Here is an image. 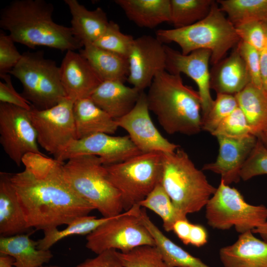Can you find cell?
<instances>
[{"label":"cell","instance_id":"6da1fadb","mask_svg":"<svg viewBox=\"0 0 267 267\" xmlns=\"http://www.w3.org/2000/svg\"><path fill=\"white\" fill-rule=\"evenodd\" d=\"M64 162L42 157L30 169L10 175L28 227L43 231L67 225L94 208L65 179Z\"/></svg>","mask_w":267,"mask_h":267},{"label":"cell","instance_id":"7a4b0ae2","mask_svg":"<svg viewBox=\"0 0 267 267\" xmlns=\"http://www.w3.org/2000/svg\"><path fill=\"white\" fill-rule=\"evenodd\" d=\"M53 5L44 0H15L0 13V27L15 43L30 48L44 46L61 51L81 49L71 27L52 19Z\"/></svg>","mask_w":267,"mask_h":267},{"label":"cell","instance_id":"3957f363","mask_svg":"<svg viewBox=\"0 0 267 267\" xmlns=\"http://www.w3.org/2000/svg\"><path fill=\"white\" fill-rule=\"evenodd\" d=\"M146 97L149 110L167 134L190 135L202 130L200 96L198 91L184 84L180 74L166 70L159 72Z\"/></svg>","mask_w":267,"mask_h":267},{"label":"cell","instance_id":"277c9868","mask_svg":"<svg viewBox=\"0 0 267 267\" xmlns=\"http://www.w3.org/2000/svg\"><path fill=\"white\" fill-rule=\"evenodd\" d=\"M156 35L162 43L178 44L184 55L199 49L210 50L213 65L223 59L240 41L235 26L225 17L217 1L202 20L183 28L159 29Z\"/></svg>","mask_w":267,"mask_h":267},{"label":"cell","instance_id":"5b68a950","mask_svg":"<svg viewBox=\"0 0 267 267\" xmlns=\"http://www.w3.org/2000/svg\"><path fill=\"white\" fill-rule=\"evenodd\" d=\"M160 183L176 208L185 217L205 208L217 189L179 147L173 152L163 153Z\"/></svg>","mask_w":267,"mask_h":267},{"label":"cell","instance_id":"8992f818","mask_svg":"<svg viewBox=\"0 0 267 267\" xmlns=\"http://www.w3.org/2000/svg\"><path fill=\"white\" fill-rule=\"evenodd\" d=\"M65 179L72 189L103 217L116 216L124 210L121 196L107 177L101 159L91 155L69 159L63 166Z\"/></svg>","mask_w":267,"mask_h":267},{"label":"cell","instance_id":"52a82bcc","mask_svg":"<svg viewBox=\"0 0 267 267\" xmlns=\"http://www.w3.org/2000/svg\"><path fill=\"white\" fill-rule=\"evenodd\" d=\"M162 162L163 153L153 152L104 165L108 179L121 194L126 211L138 204L160 183Z\"/></svg>","mask_w":267,"mask_h":267},{"label":"cell","instance_id":"ba28073f","mask_svg":"<svg viewBox=\"0 0 267 267\" xmlns=\"http://www.w3.org/2000/svg\"><path fill=\"white\" fill-rule=\"evenodd\" d=\"M9 73L20 81L24 97L36 108H49L67 97L59 67L54 61L45 58L42 51L23 53Z\"/></svg>","mask_w":267,"mask_h":267},{"label":"cell","instance_id":"9c48e42d","mask_svg":"<svg viewBox=\"0 0 267 267\" xmlns=\"http://www.w3.org/2000/svg\"><path fill=\"white\" fill-rule=\"evenodd\" d=\"M205 208L207 223L219 230L234 227L242 234L252 231L267 221L266 206L248 203L237 189L222 180Z\"/></svg>","mask_w":267,"mask_h":267},{"label":"cell","instance_id":"30bf717a","mask_svg":"<svg viewBox=\"0 0 267 267\" xmlns=\"http://www.w3.org/2000/svg\"><path fill=\"white\" fill-rule=\"evenodd\" d=\"M140 207L135 205L102 224L87 235L86 247L98 254L110 249L126 252L142 246H155L139 218Z\"/></svg>","mask_w":267,"mask_h":267},{"label":"cell","instance_id":"8fae6325","mask_svg":"<svg viewBox=\"0 0 267 267\" xmlns=\"http://www.w3.org/2000/svg\"><path fill=\"white\" fill-rule=\"evenodd\" d=\"M74 102L66 97L49 108L39 109L33 106L29 111L38 144L55 159L71 142L77 139Z\"/></svg>","mask_w":267,"mask_h":267},{"label":"cell","instance_id":"7c38bea8","mask_svg":"<svg viewBox=\"0 0 267 267\" xmlns=\"http://www.w3.org/2000/svg\"><path fill=\"white\" fill-rule=\"evenodd\" d=\"M30 110L0 103V143L9 158L20 166L30 153L43 154L39 150L36 130Z\"/></svg>","mask_w":267,"mask_h":267},{"label":"cell","instance_id":"4fadbf2b","mask_svg":"<svg viewBox=\"0 0 267 267\" xmlns=\"http://www.w3.org/2000/svg\"><path fill=\"white\" fill-rule=\"evenodd\" d=\"M146 94L142 91L134 108L115 120L119 128L126 131L130 139L142 153H172L179 146L169 141L159 132L149 114Z\"/></svg>","mask_w":267,"mask_h":267},{"label":"cell","instance_id":"5bb4252c","mask_svg":"<svg viewBox=\"0 0 267 267\" xmlns=\"http://www.w3.org/2000/svg\"><path fill=\"white\" fill-rule=\"evenodd\" d=\"M128 61L127 81L140 91L150 86L155 76L166 70L165 45L157 38L143 35L134 39Z\"/></svg>","mask_w":267,"mask_h":267},{"label":"cell","instance_id":"9a60e30c","mask_svg":"<svg viewBox=\"0 0 267 267\" xmlns=\"http://www.w3.org/2000/svg\"><path fill=\"white\" fill-rule=\"evenodd\" d=\"M140 153L129 135L97 134L73 140L56 160L64 162L76 156L91 155L99 157L104 165L108 166L124 162Z\"/></svg>","mask_w":267,"mask_h":267},{"label":"cell","instance_id":"2e32d148","mask_svg":"<svg viewBox=\"0 0 267 267\" xmlns=\"http://www.w3.org/2000/svg\"><path fill=\"white\" fill-rule=\"evenodd\" d=\"M166 69L174 74H184L190 78L198 87L201 100L202 116L204 118L210 110L214 100L211 94L210 71L209 66L211 51L199 49L184 55L165 45Z\"/></svg>","mask_w":267,"mask_h":267},{"label":"cell","instance_id":"e0dca14e","mask_svg":"<svg viewBox=\"0 0 267 267\" xmlns=\"http://www.w3.org/2000/svg\"><path fill=\"white\" fill-rule=\"evenodd\" d=\"M219 145V154L215 161L205 164L202 170L221 176L225 184L238 182L240 172L258 140L254 135L242 138L216 136Z\"/></svg>","mask_w":267,"mask_h":267},{"label":"cell","instance_id":"ac0fdd59","mask_svg":"<svg viewBox=\"0 0 267 267\" xmlns=\"http://www.w3.org/2000/svg\"><path fill=\"white\" fill-rule=\"evenodd\" d=\"M59 68L66 96L74 101L89 97L103 82L87 60L74 50L66 51Z\"/></svg>","mask_w":267,"mask_h":267},{"label":"cell","instance_id":"d6986e66","mask_svg":"<svg viewBox=\"0 0 267 267\" xmlns=\"http://www.w3.org/2000/svg\"><path fill=\"white\" fill-rule=\"evenodd\" d=\"M219 257L224 267H267V242L249 231L221 248Z\"/></svg>","mask_w":267,"mask_h":267},{"label":"cell","instance_id":"ffe728a7","mask_svg":"<svg viewBox=\"0 0 267 267\" xmlns=\"http://www.w3.org/2000/svg\"><path fill=\"white\" fill-rule=\"evenodd\" d=\"M251 78L237 45L229 55L213 65L210 87L217 93L235 95L251 83Z\"/></svg>","mask_w":267,"mask_h":267},{"label":"cell","instance_id":"44dd1931","mask_svg":"<svg viewBox=\"0 0 267 267\" xmlns=\"http://www.w3.org/2000/svg\"><path fill=\"white\" fill-rule=\"evenodd\" d=\"M142 92V91H141ZM119 81H104L89 98L101 109L116 120L134 106L141 92Z\"/></svg>","mask_w":267,"mask_h":267},{"label":"cell","instance_id":"7402d4cb","mask_svg":"<svg viewBox=\"0 0 267 267\" xmlns=\"http://www.w3.org/2000/svg\"><path fill=\"white\" fill-rule=\"evenodd\" d=\"M73 114L77 139L97 134H112L119 128L116 121L89 97L74 101Z\"/></svg>","mask_w":267,"mask_h":267},{"label":"cell","instance_id":"603a6c76","mask_svg":"<svg viewBox=\"0 0 267 267\" xmlns=\"http://www.w3.org/2000/svg\"><path fill=\"white\" fill-rule=\"evenodd\" d=\"M64 2L71 15L70 27L74 36L83 45L94 44L109 23L105 11L101 7L89 10L77 0H64Z\"/></svg>","mask_w":267,"mask_h":267},{"label":"cell","instance_id":"cb8c5ba5","mask_svg":"<svg viewBox=\"0 0 267 267\" xmlns=\"http://www.w3.org/2000/svg\"><path fill=\"white\" fill-rule=\"evenodd\" d=\"M10 175L5 172L0 173V234L2 236L24 233L30 229L11 182Z\"/></svg>","mask_w":267,"mask_h":267},{"label":"cell","instance_id":"d4e9b609","mask_svg":"<svg viewBox=\"0 0 267 267\" xmlns=\"http://www.w3.org/2000/svg\"><path fill=\"white\" fill-rule=\"evenodd\" d=\"M30 233L0 237V254L12 257L15 267H41L48 263L53 255L50 250L38 248V241L30 238Z\"/></svg>","mask_w":267,"mask_h":267},{"label":"cell","instance_id":"484cf974","mask_svg":"<svg viewBox=\"0 0 267 267\" xmlns=\"http://www.w3.org/2000/svg\"><path fill=\"white\" fill-rule=\"evenodd\" d=\"M127 18L140 27L152 29L171 22L170 0H116Z\"/></svg>","mask_w":267,"mask_h":267},{"label":"cell","instance_id":"4316f807","mask_svg":"<svg viewBox=\"0 0 267 267\" xmlns=\"http://www.w3.org/2000/svg\"><path fill=\"white\" fill-rule=\"evenodd\" d=\"M80 53L104 81H119L124 83L129 75L128 59L93 44H86Z\"/></svg>","mask_w":267,"mask_h":267},{"label":"cell","instance_id":"83f0119b","mask_svg":"<svg viewBox=\"0 0 267 267\" xmlns=\"http://www.w3.org/2000/svg\"><path fill=\"white\" fill-rule=\"evenodd\" d=\"M138 216L153 237L155 246L169 267H210L166 236L152 222L144 210L140 209Z\"/></svg>","mask_w":267,"mask_h":267},{"label":"cell","instance_id":"f1b7e54d","mask_svg":"<svg viewBox=\"0 0 267 267\" xmlns=\"http://www.w3.org/2000/svg\"><path fill=\"white\" fill-rule=\"evenodd\" d=\"M234 95L253 134L258 137L267 130V92L250 83Z\"/></svg>","mask_w":267,"mask_h":267},{"label":"cell","instance_id":"f546056e","mask_svg":"<svg viewBox=\"0 0 267 267\" xmlns=\"http://www.w3.org/2000/svg\"><path fill=\"white\" fill-rule=\"evenodd\" d=\"M217 2L235 27L251 21H267V0H218Z\"/></svg>","mask_w":267,"mask_h":267},{"label":"cell","instance_id":"4dcf8cb0","mask_svg":"<svg viewBox=\"0 0 267 267\" xmlns=\"http://www.w3.org/2000/svg\"><path fill=\"white\" fill-rule=\"evenodd\" d=\"M113 217L97 218L95 216L87 215L76 219L61 230L57 228L44 230V237L38 240V248L47 250L58 241L69 236L88 235Z\"/></svg>","mask_w":267,"mask_h":267},{"label":"cell","instance_id":"1f68e13d","mask_svg":"<svg viewBox=\"0 0 267 267\" xmlns=\"http://www.w3.org/2000/svg\"><path fill=\"white\" fill-rule=\"evenodd\" d=\"M214 0H170L171 23L174 28L192 25L205 18Z\"/></svg>","mask_w":267,"mask_h":267},{"label":"cell","instance_id":"d6a6232c","mask_svg":"<svg viewBox=\"0 0 267 267\" xmlns=\"http://www.w3.org/2000/svg\"><path fill=\"white\" fill-rule=\"evenodd\" d=\"M138 205L158 215L163 221L164 229L168 232L172 231L177 221L187 218L176 208L160 183Z\"/></svg>","mask_w":267,"mask_h":267},{"label":"cell","instance_id":"836d02e7","mask_svg":"<svg viewBox=\"0 0 267 267\" xmlns=\"http://www.w3.org/2000/svg\"><path fill=\"white\" fill-rule=\"evenodd\" d=\"M134 38L122 33L119 25L109 21L102 35L93 44L128 59Z\"/></svg>","mask_w":267,"mask_h":267},{"label":"cell","instance_id":"e575fe53","mask_svg":"<svg viewBox=\"0 0 267 267\" xmlns=\"http://www.w3.org/2000/svg\"><path fill=\"white\" fill-rule=\"evenodd\" d=\"M237 107L238 104L234 95L217 94L210 110L202 119V130L212 134Z\"/></svg>","mask_w":267,"mask_h":267},{"label":"cell","instance_id":"d590c367","mask_svg":"<svg viewBox=\"0 0 267 267\" xmlns=\"http://www.w3.org/2000/svg\"><path fill=\"white\" fill-rule=\"evenodd\" d=\"M124 267H169L155 246L144 245L120 252Z\"/></svg>","mask_w":267,"mask_h":267},{"label":"cell","instance_id":"8d00e7d4","mask_svg":"<svg viewBox=\"0 0 267 267\" xmlns=\"http://www.w3.org/2000/svg\"><path fill=\"white\" fill-rule=\"evenodd\" d=\"M215 136L242 138L253 135L241 109L237 107L226 117L212 134Z\"/></svg>","mask_w":267,"mask_h":267},{"label":"cell","instance_id":"74e56055","mask_svg":"<svg viewBox=\"0 0 267 267\" xmlns=\"http://www.w3.org/2000/svg\"><path fill=\"white\" fill-rule=\"evenodd\" d=\"M262 175H267V147L258 137L256 145L241 169L240 178L247 181Z\"/></svg>","mask_w":267,"mask_h":267},{"label":"cell","instance_id":"f35d334b","mask_svg":"<svg viewBox=\"0 0 267 267\" xmlns=\"http://www.w3.org/2000/svg\"><path fill=\"white\" fill-rule=\"evenodd\" d=\"M235 27L240 41L249 44L259 51L262 49L266 39L265 22L251 21Z\"/></svg>","mask_w":267,"mask_h":267},{"label":"cell","instance_id":"ab89813d","mask_svg":"<svg viewBox=\"0 0 267 267\" xmlns=\"http://www.w3.org/2000/svg\"><path fill=\"white\" fill-rule=\"evenodd\" d=\"M237 47L249 73L251 83L257 87L263 89L259 51L241 41H240Z\"/></svg>","mask_w":267,"mask_h":267},{"label":"cell","instance_id":"60d3db41","mask_svg":"<svg viewBox=\"0 0 267 267\" xmlns=\"http://www.w3.org/2000/svg\"><path fill=\"white\" fill-rule=\"evenodd\" d=\"M12 38L4 32L0 33V75L9 73L22 58Z\"/></svg>","mask_w":267,"mask_h":267},{"label":"cell","instance_id":"b9f144b4","mask_svg":"<svg viewBox=\"0 0 267 267\" xmlns=\"http://www.w3.org/2000/svg\"><path fill=\"white\" fill-rule=\"evenodd\" d=\"M4 82H0V103L14 105L30 110L33 105L24 96L18 93L12 84L10 76L8 74L0 75Z\"/></svg>","mask_w":267,"mask_h":267},{"label":"cell","instance_id":"7bdbcfd3","mask_svg":"<svg viewBox=\"0 0 267 267\" xmlns=\"http://www.w3.org/2000/svg\"><path fill=\"white\" fill-rule=\"evenodd\" d=\"M75 267H124L120 252L114 249L106 250L93 258L88 259Z\"/></svg>","mask_w":267,"mask_h":267},{"label":"cell","instance_id":"ee69618b","mask_svg":"<svg viewBox=\"0 0 267 267\" xmlns=\"http://www.w3.org/2000/svg\"><path fill=\"white\" fill-rule=\"evenodd\" d=\"M208 239L206 229L202 225L192 224L189 237V244L200 247L205 245Z\"/></svg>","mask_w":267,"mask_h":267},{"label":"cell","instance_id":"f6af8a7d","mask_svg":"<svg viewBox=\"0 0 267 267\" xmlns=\"http://www.w3.org/2000/svg\"><path fill=\"white\" fill-rule=\"evenodd\" d=\"M192 224L187 218L183 219L177 221L173 227L172 231L186 245H189V237Z\"/></svg>","mask_w":267,"mask_h":267},{"label":"cell","instance_id":"bcb514c9","mask_svg":"<svg viewBox=\"0 0 267 267\" xmlns=\"http://www.w3.org/2000/svg\"><path fill=\"white\" fill-rule=\"evenodd\" d=\"M265 25L266 29V42L264 46L259 51V52L263 88V89L267 92V21L265 22Z\"/></svg>","mask_w":267,"mask_h":267},{"label":"cell","instance_id":"7dc6e473","mask_svg":"<svg viewBox=\"0 0 267 267\" xmlns=\"http://www.w3.org/2000/svg\"><path fill=\"white\" fill-rule=\"evenodd\" d=\"M14 259L9 255L0 254V267H13Z\"/></svg>","mask_w":267,"mask_h":267},{"label":"cell","instance_id":"c3c4849f","mask_svg":"<svg viewBox=\"0 0 267 267\" xmlns=\"http://www.w3.org/2000/svg\"><path fill=\"white\" fill-rule=\"evenodd\" d=\"M252 231L253 233L259 234L263 240L267 242V221Z\"/></svg>","mask_w":267,"mask_h":267},{"label":"cell","instance_id":"681fc988","mask_svg":"<svg viewBox=\"0 0 267 267\" xmlns=\"http://www.w3.org/2000/svg\"><path fill=\"white\" fill-rule=\"evenodd\" d=\"M267 147V130L262 133L258 137Z\"/></svg>","mask_w":267,"mask_h":267},{"label":"cell","instance_id":"f907efd6","mask_svg":"<svg viewBox=\"0 0 267 267\" xmlns=\"http://www.w3.org/2000/svg\"><path fill=\"white\" fill-rule=\"evenodd\" d=\"M41 267H61L60 266L52 265V266H43Z\"/></svg>","mask_w":267,"mask_h":267}]
</instances>
